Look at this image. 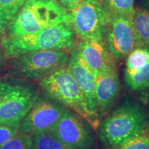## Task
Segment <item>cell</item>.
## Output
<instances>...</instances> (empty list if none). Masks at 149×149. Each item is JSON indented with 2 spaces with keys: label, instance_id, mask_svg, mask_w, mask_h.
<instances>
[{
  "label": "cell",
  "instance_id": "cell-1",
  "mask_svg": "<svg viewBox=\"0 0 149 149\" xmlns=\"http://www.w3.org/2000/svg\"><path fill=\"white\" fill-rule=\"evenodd\" d=\"M70 12L56 0H26L1 37L34 34L57 24L70 23Z\"/></svg>",
  "mask_w": 149,
  "mask_h": 149
},
{
  "label": "cell",
  "instance_id": "cell-2",
  "mask_svg": "<svg viewBox=\"0 0 149 149\" xmlns=\"http://www.w3.org/2000/svg\"><path fill=\"white\" fill-rule=\"evenodd\" d=\"M76 35L70 23L48 27L34 34L6 38L0 37V48L5 59L22 54L44 50L70 51L76 42Z\"/></svg>",
  "mask_w": 149,
  "mask_h": 149
},
{
  "label": "cell",
  "instance_id": "cell-3",
  "mask_svg": "<svg viewBox=\"0 0 149 149\" xmlns=\"http://www.w3.org/2000/svg\"><path fill=\"white\" fill-rule=\"evenodd\" d=\"M148 124V115L143 107L128 98L102 122L100 138L106 146L119 148L131 137L141 135Z\"/></svg>",
  "mask_w": 149,
  "mask_h": 149
},
{
  "label": "cell",
  "instance_id": "cell-4",
  "mask_svg": "<svg viewBox=\"0 0 149 149\" xmlns=\"http://www.w3.org/2000/svg\"><path fill=\"white\" fill-rule=\"evenodd\" d=\"M69 55L63 50H44L6 59L7 75L38 83L68 65Z\"/></svg>",
  "mask_w": 149,
  "mask_h": 149
},
{
  "label": "cell",
  "instance_id": "cell-5",
  "mask_svg": "<svg viewBox=\"0 0 149 149\" xmlns=\"http://www.w3.org/2000/svg\"><path fill=\"white\" fill-rule=\"evenodd\" d=\"M37 84L43 94L72 110L86 121L93 128H98L99 117L89 109L68 67L57 70Z\"/></svg>",
  "mask_w": 149,
  "mask_h": 149
},
{
  "label": "cell",
  "instance_id": "cell-6",
  "mask_svg": "<svg viewBox=\"0 0 149 149\" xmlns=\"http://www.w3.org/2000/svg\"><path fill=\"white\" fill-rule=\"evenodd\" d=\"M39 95L33 82L7 74L0 77V123L19 124Z\"/></svg>",
  "mask_w": 149,
  "mask_h": 149
},
{
  "label": "cell",
  "instance_id": "cell-7",
  "mask_svg": "<svg viewBox=\"0 0 149 149\" xmlns=\"http://www.w3.org/2000/svg\"><path fill=\"white\" fill-rule=\"evenodd\" d=\"M70 17L74 32L82 40L105 41L111 18L105 0H84Z\"/></svg>",
  "mask_w": 149,
  "mask_h": 149
},
{
  "label": "cell",
  "instance_id": "cell-8",
  "mask_svg": "<svg viewBox=\"0 0 149 149\" xmlns=\"http://www.w3.org/2000/svg\"><path fill=\"white\" fill-rule=\"evenodd\" d=\"M66 107L43 94L38 96L19 125V132L34 135L53 130Z\"/></svg>",
  "mask_w": 149,
  "mask_h": 149
},
{
  "label": "cell",
  "instance_id": "cell-9",
  "mask_svg": "<svg viewBox=\"0 0 149 149\" xmlns=\"http://www.w3.org/2000/svg\"><path fill=\"white\" fill-rule=\"evenodd\" d=\"M84 121L77 113L66 108L53 132L69 148L90 149L94 144V136Z\"/></svg>",
  "mask_w": 149,
  "mask_h": 149
},
{
  "label": "cell",
  "instance_id": "cell-10",
  "mask_svg": "<svg viewBox=\"0 0 149 149\" xmlns=\"http://www.w3.org/2000/svg\"><path fill=\"white\" fill-rule=\"evenodd\" d=\"M132 17L111 15L107 43L117 62L126 58L130 52L137 48Z\"/></svg>",
  "mask_w": 149,
  "mask_h": 149
},
{
  "label": "cell",
  "instance_id": "cell-11",
  "mask_svg": "<svg viewBox=\"0 0 149 149\" xmlns=\"http://www.w3.org/2000/svg\"><path fill=\"white\" fill-rule=\"evenodd\" d=\"M95 76L117 70V61L105 41L81 40L75 50Z\"/></svg>",
  "mask_w": 149,
  "mask_h": 149
},
{
  "label": "cell",
  "instance_id": "cell-12",
  "mask_svg": "<svg viewBox=\"0 0 149 149\" xmlns=\"http://www.w3.org/2000/svg\"><path fill=\"white\" fill-rule=\"evenodd\" d=\"M67 67L82 93L91 111L99 117L95 97V76L75 51L69 55Z\"/></svg>",
  "mask_w": 149,
  "mask_h": 149
},
{
  "label": "cell",
  "instance_id": "cell-13",
  "mask_svg": "<svg viewBox=\"0 0 149 149\" xmlns=\"http://www.w3.org/2000/svg\"><path fill=\"white\" fill-rule=\"evenodd\" d=\"M120 91V83L117 70L96 76L95 97L99 117L111 109L116 101Z\"/></svg>",
  "mask_w": 149,
  "mask_h": 149
},
{
  "label": "cell",
  "instance_id": "cell-14",
  "mask_svg": "<svg viewBox=\"0 0 149 149\" xmlns=\"http://www.w3.org/2000/svg\"><path fill=\"white\" fill-rule=\"evenodd\" d=\"M132 22L137 48L149 46V12L142 8H136Z\"/></svg>",
  "mask_w": 149,
  "mask_h": 149
},
{
  "label": "cell",
  "instance_id": "cell-15",
  "mask_svg": "<svg viewBox=\"0 0 149 149\" xmlns=\"http://www.w3.org/2000/svg\"><path fill=\"white\" fill-rule=\"evenodd\" d=\"M124 79L133 91H142L149 88V61L133 68H125Z\"/></svg>",
  "mask_w": 149,
  "mask_h": 149
},
{
  "label": "cell",
  "instance_id": "cell-16",
  "mask_svg": "<svg viewBox=\"0 0 149 149\" xmlns=\"http://www.w3.org/2000/svg\"><path fill=\"white\" fill-rule=\"evenodd\" d=\"M26 0H0V37L21 10Z\"/></svg>",
  "mask_w": 149,
  "mask_h": 149
},
{
  "label": "cell",
  "instance_id": "cell-17",
  "mask_svg": "<svg viewBox=\"0 0 149 149\" xmlns=\"http://www.w3.org/2000/svg\"><path fill=\"white\" fill-rule=\"evenodd\" d=\"M32 140L33 149H56L66 146L59 140L53 130L32 135Z\"/></svg>",
  "mask_w": 149,
  "mask_h": 149
},
{
  "label": "cell",
  "instance_id": "cell-18",
  "mask_svg": "<svg viewBox=\"0 0 149 149\" xmlns=\"http://www.w3.org/2000/svg\"><path fill=\"white\" fill-rule=\"evenodd\" d=\"M135 0H105L107 8L111 15L132 17L134 13Z\"/></svg>",
  "mask_w": 149,
  "mask_h": 149
},
{
  "label": "cell",
  "instance_id": "cell-19",
  "mask_svg": "<svg viewBox=\"0 0 149 149\" xmlns=\"http://www.w3.org/2000/svg\"><path fill=\"white\" fill-rule=\"evenodd\" d=\"M0 149H33L32 135L18 132L15 137L0 146Z\"/></svg>",
  "mask_w": 149,
  "mask_h": 149
},
{
  "label": "cell",
  "instance_id": "cell-20",
  "mask_svg": "<svg viewBox=\"0 0 149 149\" xmlns=\"http://www.w3.org/2000/svg\"><path fill=\"white\" fill-rule=\"evenodd\" d=\"M118 149H149V138L144 135H137L126 141Z\"/></svg>",
  "mask_w": 149,
  "mask_h": 149
},
{
  "label": "cell",
  "instance_id": "cell-21",
  "mask_svg": "<svg viewBox=\"0 0 149 149\" xmlns=\"http://www.w3.org/2000/svg\"><path fill=\"white\" fill-rule=\"evenodd\" d=\"M19 124H2L0 123V146L15 137L19 132Z\"/></svg>",
  "mask_w": 149,
  "mask_h": 149
},
{
  "label": "cell",
  "instance_id": "cell-22",
  "mask_svg": "<svg viewBox=\"0 0 149 149\" xmlns=\"http://www.w3.org/2000/svg\"><path fill=\"white\" fill-rule=\"evenodd\" d=\"M84 0H58V2L68 12H71L81 4Z\"/></svg>",
  "mask_w": 149,
  "mask_h": 149
},
{
  "label": "cell",
  "instance_id": "cell-23",
  "mask_svg": "<svg viewBox=\"0 0 149 149\" xmlns=\"http://www.w3.org/2000/svg\"><path fill=\"white\" fill-rule=\"evenodd\" d=\"M4 61H6V59L4 58V56H3V52H2V51H1V48H0V68H1V66H2L3 62Z\"/></svg>",
  "mask_w": 149,
  "mask_h": 149
},
{
  "label": "cell",
  "instance_id": "cell-24",
  "mask_svg": "<svg viewBox=\"0 0 149 149\" xmlns=\"http://www.w3.org/2000/svg\"><path fill=\"white\" fill-rule=\"evenodd\" d=\"M141 135H144L145 137H147L149 138V126H148V127L144 130V132L141 134Z\"/></svg>",
  "mask_w": 149,
  "mask_h": 149
},
{
  "label": "cell",
  "instance_id": "cell-25",
  "mask_svg": "<svg viewBox=\"0 0 149 149\" xmlns=\"http://www.w3.org/2000/svg\"><path fill=\"white\" fill-rule=\"evenodd\" d=\"M56 149H74V148H69V147H67V146H65V147H61V148H56Z\"/></svg>",
  "mask_w": 149,
  "mask_h": 149
},
{
  "label": "cell",
  "instance_id": "cell-26",
  "mask_svg": "<svg viewBox=\"0 0 149 149\" xmlns=\"http://www.w3.org/2000/svg\"><path fill=\"white\" fill-rule=\"evenodd\" d=\"M146 7L148 10V11L149 12V0H146Z\"/></svg>",
  "mask_w": 149,
  "mask_h": 149
},
{
  "label": "cell",
  "instance_id": "cell-27",
  "mask_svg": "<svg viewBox=\"0 0 149 149\" xmlns=\"http://www.w3.org/2000/svg\"><path fill=\"white\" fill-rule=\"evenodd\" d=\"M148 123H149V113H148Z\"/></svg>",
  "mask_w": 149,
  "mask_h": 149
}]
</instances>
